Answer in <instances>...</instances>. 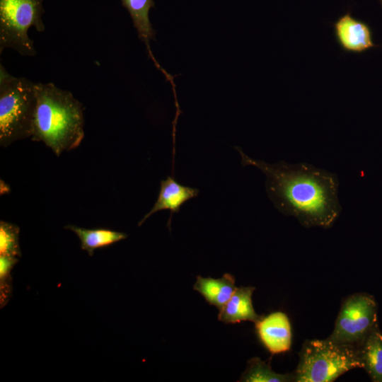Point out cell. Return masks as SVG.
<instances>
[{"mask_svg":"<svg viewBox=\"0 0 382 382\" xmlns=\"http://www.w3.org/2000/svg\"><path fill=\"white\" fill-rule=\"evenodd\" d=\"M254 291L253 286L237 287L231 299L219 310L218 320L225 324L258 320L261 316L256 313L252 303Z\"/></svg>","mask_w":382,"mask_h":382,"instance_id":"cell-10","label":"cell"},{"mask_svg":"<svg viewBox=\"0 0 382 382\" xmlns=\"http://www.w3.org/2000/svg\"><path fill=\"white\" fill-rule=\"evenodd\" d=\"M18 262V257L0 255V304L5 306L11 296V272Z\"/></svg>","mask_w":382,"mask_h":382,"instance_id":"cell-17","label":"cell"},{"mask_svg":"<svg viewBox=\"0 0 382 382\" xmlns=\"http://www.w3.org/2000/svg\"><path fill=\"white\" fill-rule=\"evenodd\" d=\"M334 32L337 42L345 52L361 53L376 46L369 25L354 18L350 13L337 20Z\"/></svg>","mask_w":382,"mask_h":382,"instance_id":"cell-8","label":"cell"},{"mask_svg":"<svg viewBox=\"0 0 382 382\" xmlns=\"http://www.w3.org/2000/svg\"><path fill=\"white\" fill-rule=\"evenodd\" d=\"M20 228L18 226L4 221H0V255L19 257Z\"/></svg>","mask_w":382,"mask_h":382,"instance_id":"cell-16","label":"cell"},{"mask_svg":"<svg viewBox=\"0 0 382 382\" xmlns=\"http://www.w3.org/2000/svg\"><path fill=\"white\" fill-rule=\"evenodd\" d=\"M37 104L36 83L10 74L0 64V145L31 137Z\"/></svg>","mask_w":382,"mask_h":382,"instance_id":"cell-3","label":"cell"},{"mask_svg":"<svg viewBox=\"0 0 382 382\" xmlns=\"http://www.w3.org/2000/svg\"><path fill=\"white\" fill-rule=\"evenodd\" d=\"M64 228L78 236L81 249L86 250L90 256L93 255L95 250L110 245L127 237L125 233L106 228L87 229L74 225Z\"/></svg>","mask_w":382,"mask_h":382,"instance_id":"cell-14","label":"cell"},{"mask_svg":"<svg viewBox=\"0 0 382 382\" xmlns=\"http://www.w3.org/2000/svg\"><path fill=\"white\" fill-rule=\"evenodd\" d=\"M42 13V0H0V53L11 48L23 56L35 55L28 31L32 26L45 30Z\"/></svg>","mask_w":382,"mask_h":382,"instance_id":"cell-5","label":"cell"},{"mask_svg":"<svg viewBox=\"0 0 382 382\" xmlns=\"http://www.w3.org/2000/svg\"><path fill=\"white\" fill-rule=\"evenodd\" d=\"M236 149L242 166H255L265 175L267 194L279 212L295 217L306 228L332 226L342 211L335 173L303 162L270 164Z\"/></svg>","mask_w":382,"mask_h":382,"instance_id":"cell-1","label":"cell"},{"mask_svg":"<svg viewBox=\"0 0 382 382\" xmlns=\"http://www.w3.org/2000/svg\"><path fill=\"white\" fill-rule=\"evenodd\" d=\"M259 340L272 354L288 352L291 346V328L289 319L282 311L261 316L255 323Z\"/></svg>","mask_w":382,"mask_h":382,"instance_id":"cell-7","label":"cell"},{"mask_svg":"<svg viewBox=\"0 0 382 382\" xmlns=\"http://www.w3.org/2000/svg\"><path fill=\"white\" fill-rule=\"evenodd\" d=\"M121 1L129 11L138 36L145 43L149 57L157 66L158 63L152 54L150 47L151 40H156V32L149 17V10L154 6L153 0H121Z\"/></svg>","mask_w":382,"mask_h":382,"instance_id":"cell-13","label":"cell"},{"mask_svg":"<svg viewBox=\"0 0 382 382\" xmlns=\"http://www.w3.org/2000/svg\"><path fill=\"white\" fill-rule=\"evenodd\" d=\"M199 190L185 186L178 183L174 177L168 176L161 181L159 194L151 209L141 219L138 226H141L150 216L161 210H170V216L168 227L170 230L171 217L180 211L181 206L190 199L197 197Z\"/></svg>","mask_w":382,"mask_h":382,"instance_id":"cell-9","label":"cell"},{"mask_svg":"<svg viewBox=\"0 0 382 382\" xmlns=\"http://www.w3.org/2000/svg\"><path fill=\"white\" fill-rule=\"evenodd\" d=\"M238 381L244 382H295L294 374H278L272 371L270 364L258 357L248 361V366Z\"/></svg>","mask_w":382,"mask_h":382,"instance_id":"cell-15","label":"cell"},{"mask_svg":"<svg viewBox=\"0 0 382 382\" xmlns=\"http://www.w3.org/2000/svg\"><path fill=\"white\" fill-rule=\"evenodd\" d=\"M235 282V277L229 273H225L219 279L197 276L193 289L198 291L209 305L219 310L236 289Z\"/></svg>","mask_w":382,"mask_h":382,"instance_id":"cell-11","label":"cell"},{"mask_svg":"<svg viewBox=\"0 0 382 382\" xmlns=\"http://www.w3.org/2000/svg\"><path fill=\"white\" fill-rule=\"evenodd\" d=\"M356 368H363L357 347L328 337L304 342L294 374L295 382H331Z\"/></svg>","mask_w":382,"mask_h":382,"instance_id":"cell-4","label":"cell"},{"mask_svg":"<svg viewBox=\"0 0 382 382\" xmlns=\"http://www.w3.org/2000/svg\"><path fill=\"white\" fill-rule=\"evenodd\" d=\"M377 325V306L366 294H354L343 300L333 331L332 340L358 346Z\"/></svg>","mask_w":382,"mask_h":382,"instance_id":"cell-6","label":"cell"},{"mask_svg":"<svg viewBox=\"0 0 382 382\" xmlns=\"http://www.w3.org/2000/svg\"><path fill=\"white\" fill-rule=\"evenodd\" d=\"M379 2H380V4H381V5L382 6V0H379Z\"/></svg>","mask_w":382,"mask_h":382,"instance_id":"cell-18","label":"cell"},{"mask_svg":"<svg viewBox=\"0 0 382 382\" xmlns=\"http://www.w3.org/2000/svg\"><path fill=\"white\" fill-rule=\"evenodd\" d=\"M37 104L31 139L59 156L76 148L84 137L81 103L52 83H36Z\"/></svg>","mask_w":382,"mask_h":382,"instance_id":"cell-2","label":"cell"},{"mask_svg":"<svg viewBox=\"0 0 382 382\" xmlns=\"http://www.w3.org/2000/svg\"><path fill=\"white\" fill-rule=\"evenodd\" d=\"M357 347L363 369L372 381L382 382V335L378 326Z\"/></svg>","mask_w":382,"mask_h":382,"instance_id":"cell-12","label":"cell"}]
</instances>
